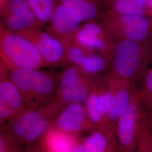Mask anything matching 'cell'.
Segmentation results:
<instances>
[{"mask_svg": "<svg viewBox=\"0 0 152 152\" xmlns=\"http://www.w3.org/2000/svg\"><path fill=\"white\" fill-rule=\"evenodd\" d=\"M64 106L54 97L35 108H29L5 128L23 149L38 144L53 121Z\"/></svg>", "mask_w": 152, "mask_h": 152, "instance_id": "1", "label": "cell"}, {"mask_svg": "<svg viewBox=\"0 0 152 152\" xmlns=\"http://www.w3.org/2000/svg\"><path fill=\"white\" fill-rule=\"evenodd\" d=\"M7 70L28 108H37L54 97L60 80V72L44 68Z\"/></svg>", "mask_w": 152, "mask_h": 152, "instance_id": "2", "label": "cell"}, {"mask_svg": "<svg viewBox=\"0 0 152 152\" xmlns=\"http://www.w3.org/2000/svg\"><path fill=\"white\" fill-rule=\"evenodd\" d=\"M152 62V42L120 40L116 41L109 71L135 83Z\"/></svg>", "mask_w": 152, "mask_h": 152, "instance_id": "3", "label": "cell"}, {"mask_svg": "<svg viewBox=\"0 0 152 152\" xmlns=\"http://www.w3.org/2000/svg\"><path fill=\"white\" fill-rule=\"evenodd\" d=\"M1 62L9 69L48 68L32 42L19 33L6 29L0 23Z\"/></svg>", "mask_w": 152, "mask_h": 152, "instance_id": "4", "label": "cell"}, {"mask_svg": "<svg viewBox=\"0 0 152 152\" xmlns=\"http://www.w3.org/2000/svg\"><path fill=\"white\" fill-rule=\"evenodd\" d=\"M100 21L116 41L131 40L152 42V18L145 15L122 14L107 10Z\"/></svg>", "mask_w": 152, "mask_h": 152, "instance_id": "5", "label": "cell"}, {"mask_svg": "<svg viewBox=\"0 0 152 152\" xmlns=\"http://www.w3.org/2000/svg\"><path fill=\"white\" fill-rule=\"evenodd\" d=\"M147 112L137 88L128 107L115 121L120 152H136L141 123Z\"/></svg>", "mask_w": 152, "mask_h": 152, "instance_id": "6", "label": "cell"}, {"mask_svg": "<svg viewBox=\"0 0 152 152\" xmlns=\"http://www.w3.org/2000/svg\"><path fill=\"white\" fill-rule=\"evenodd\" d=\"M99 78L86 75L75 66H66L60 72L55 97L64 107L74 103H85Z\"/></svg>", "mask_w": 152, "mask_h": 152, "instance_id": "7", "label": "cell"}, {"mask_svg": "<svg viewBox=\"0 0 152 152\" xmlns=\"http://www.w3.org/2000/svg\"><path fill=\"white\" fill-rule=\"evenodd\" d=\"M111 118L115 121L127 108L137 88L135 83L115 75L110 71L99 78Z\"/></svg>", "mask_w": 152, "mask_h": 152, "instance_id": "8", "label": "cell"}, {"mask_svg": "<svg viewBox=\"0 0 152 152\" xmlns=\"http://www.w3.org/2000/svg\"><path fill=\"white\" fill-rule=\"evenodd\" d=\"M22 93L0 61V129H3L28 109Z\"/></svg>", "mask_w": 152, "mask_h": 152, "instance_id": "9", "label": "cell"}, {"mask_svg": "<svg viewBox=\"0 0 152 152\" xmlns=\"http://www.w3.org/2000/svg\"><path fill=\"white\" fill-rule=\"evenodd\" d=\"M75 38L86 49L112 60L116 41L100 20L82 23Z\"/></svg>", "mask_w": 152, "mask_h": 152, "instance_id": "10", "label": "cell"}, {"mask_svg": "<svg viewBox=\"0 0 152 152\" xmlns=\"http://www.w3.org/2000/svg\"><path fill=\"white\" fill-rule=\"evenodd\" d=\"M29 39L38 49L49 68L68 66L64 45L42 28H31L17 32Z\"/></svg>", "mask_w": 152, "mask_h": 152, "instance_id": "11", "label": "cell"}, {"mask_svg": "<svg viewBox=\"0 0 152 152\" xmlns=\"http://www.w3.org/2000/svg\"><path fill=\"white\" fill-rule=\"evenodd\" d=\"M1 8V23L9 31L19 32L45 27L34 14L27 0H5Z\"/></svg>", "mask_w": 152, "mask_h": 152, "instance_id": "12", "label": "cell"}, {"mask_svg": "<svg viewBox=\"0 0 152 152\" xmlns=\"http://www.w3.org/2000/svg\"><path fill=\"white\" fill-rule=\"evenodd\" d=\"M52 125L65 132L79 136L88 134L96 128L89 117L85 104L81 103L65 105Z\"/></svg>", "mask_w": 152, "mask_h": 152, "instance_id": "13", "label": "cell"}, {"mask_svg": "<svg viewBox=\"0 0 152 152\" xmlns=\"http://www.w3.org/2000/svg\"><path fill=\"white\" fill-rule=\"evenodd\" d=\"M84 104L89 117L96 128L115 135V124L111 118L99 79Z\"/></svg>", "mask_w": 152, "mask_h": 152, "instance_id": "14", "label": "cell"}, {"mask_svg": "<svg viewBox=\"0 0 152 152\" xmlns=\"http://www.w3.org/2000/svg\"><path fill=\"white\" fill-rule=\"evenodd\" d=\"M81 25V23L72 16L59 2L51 20L45 26V29L64 44L75 38Z\"/></svg>", "mask_w": 152, "mask_h": 152, "instance_id": "15", "label": "cell"}, {"mask_svg": "<svg viewBox=\"0 0 152 152\" xmlns=\"http://www.w3.org/2000/svg\"><path fill=\"white\" fill-rule=\"evenodd\" d=\"M81 138L51 124L38 144L45 152H69L80 143Z\"/></svg>", "mask_w": 152, "mask_h": 152, "instance_id": "16", "label": "cell"}, {"mask_svg": "<svg viewBox=\"0 0 152 152\" xmlns=\"http://www.w3.org/2000/svg\"><path fill=\"white\" fill-rule=\"evenodd\" d=\"M60 2L82 24L100 20L104 12L101 10L99 0H60Z\"/></svg>", "mask_w": 152, "mask_h": 152, "instance_id": "17", "label": "cell"}, {"mask_svg": "<svg viewBox=\"0 0 152 152\" xmlns=\"http://www.w3.org/2000/svg\"><path fill=\"white\" fill-rule=\"evenodd\" d=\"M82 141L86 152H120L116 136L98 128L82 137Z\"/></svg>", "mask_w": 152, "mask_h": 152, "instance_id": "18", "label": "cell"}, {"mask_svg": "<svg viewBox=\"0 0 152 152\" xmlns=\"http://www.w3.org/2000/svg\"><path fill=\"white\" fill-rule=\"evenodd\" d=\"M111 63V59L91 51L85 56L77 68L86 75L98 78L109 71Z\"/></svg>", "mask_w": 152, "mask_h": 152, "instance_id": "19", "label": "cell"}, {"mask_svg": "<svg viewBox=\"0 0 152 152\" xmlns=\"http://www.w3.org/2000/svg\"><path fill=\"white\" fill-rule=\"evenodd\" d=\"M108 10L122 14L145 15L152 18L142 0H102Z\"/></svg>", "mask_w": 152, "mask_h": 152, "instance_id": "20", "label": "cell"}, {"mask_svg": "<svg viewBox=\"0 0 152 152\" xmlns=\"http://www.w3.org/2000/svg\"><path fill=\"white\" fill-rule=\"evenodd\" d=\"M35 15L45 27L50 22L58 3L56 0H27Z\"/></svg>", "mask_w": 152, "mask_h": 152, "instance_id": "21", "label": "cell"}, {"mask_svg": "<svg viewBox=\"0 0 152 152\" xmlns=\"http://www.w3.org/2000/svg\"><path fill=\"white\" fill-rule=\"evenodd\" d=\"M69 65L78 66L86 55L91 51L79 44L75 38L63 44ZM93 52V51H92Z\"/></svg>", "mask_w": 152, "mask_h": 152, "instance_id": "22", "label": "cell"}, {"mask_svg": "<svg viewBox=\"0 0 152 152\" xmlns=\"http://www.w3.org/2000/svg\"><path fill=\"white\" fill-rule=\"evenodd\" d=\"M136 152H152V132L147 112L141 123Z\"/></svg>", "mask_w": 152, "mask_h": 152, "instance_id": "23", "label": "cell"}, {"mask_svg": "<svg viewBox=\"0 0 152 152\" xmlns=\"http://www.w3.org/2000/svg\"><path fill=\"white\" fill-rule=\"evenodd\" d=\"M138 91L145 108L150 112L152 109V66L149 68L141 78Z\"/></svg>", "mask_w": 152, "mask_h": 152, "instance_id": "24", "label": "cell"}, {"mask_svg": "<svg viewBox=\"0 0 152 152\" xmlns=\"http://www.w3.org/2000/svg\"><path fill=\"white\" fill-rule=\"evenodd\" d=\"M24 149L10 135L0 130V152H22Z\"/></svg>", "mask_w": 152, "mask_h": 152, "instance_id": "25", "label": "cell"}, {"mask_svg": "<svg viewBox=\"0 0 152 152\" xmlns=\"http://www.w3.org/2000/svg\"><path fill=\"white\" fill-rule=\"evenodd\" d=\"M22 152H45L44 150L39 146V144L32 147H28L24 149Z\"/></svg>", "mask_w": 152, "mask_h": 152, "instance_id": "26", "label": "cell"}, {"mask_svg": "<svg viewBox=\"0 0 152 152\" xmlns=\"http://www.w3.org/2000/svg\"><path fill=\"white\" fill-rule=\"evenodd\" d=\"M149 112V124H150V127H151V129L152 132V109Z\"/></svg>", "mask_w": 152, "mask_h": 152, "instance_id": "27", "label": "cell"}, {"mask_svg": "<svg viewBox=\"0 0 152 152\" xmlns=\"http://www.w3.org/2000/svg\"><path fill=\"white\" fill-rule=\"evenodd\" d=\"M142 1L144 2V4L146 5L147 7H148V5H149V4L151 0H142Z\"/></svg>", "mask_w": 152, "mask_h": 152, "instance_id": "28", "label": "cell"}]
</instances>
